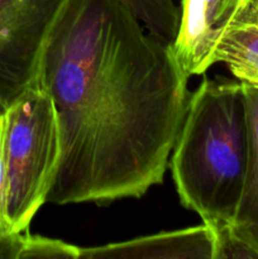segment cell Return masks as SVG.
I'll return each mask as SVG.
<instances>
[{"label": "cell", "instance_id": "cell-1", "mask_svg": "<svg viewBox=\"0 0 258 259\" xmlns=\"http://www.w3.org/2000/svg\"><path fill=\"white\" fill-rule=\"evenodd\" d=\"M34 76L55 101L61 159L48 202L139 199L163 182L190 94L169 45L119 0H65Z\"/></svg>", "mask_w": 258, "mask_h": 259}, {"label": "cell", "instance_id": "cell-2", "mask_svg": "<svg viewBox=\"0 0 258 259\" xmlns=\"http://www.w3.org/2000/svg\"><path fill=\"white\" fill-rule=\"evenodd\" d=\"M248 121L242 82L205 77L190 94L168 166L181 205L214 229L227 227L242 195Z\"/></svg>", "mask_w": 258, "mask_h": 259}, {"label": "cell", "instance_id": "cell-3", "mask_svg": "<svg viewBox=\"0 0 258 259\" xmlns=\"http://www.w3.org/2000/svg\"><path fill=\"white\" fill-rule=\"evenodd\" d=\"M4 110L8 209L19 234L29 229L55 184L61 159L60 121L52 96L34 75Z\"/></svg>", "mask_w": 258, "mask_h": 259}, {"label": "cell", "instance_id": "cell-4", "mask_svg": "<svg viewBox=\"0 0 258 259\" xmlns=\"http://www.w3.org/2000/svg\"><path fill=\"white\" fill-rule=\"evenodd\" d=\"M65 0H0V109L33 77L40 48Z\"/></svg>", "mask_w": 258, "mask_h": 259}, {"label": "cell", "instance_id": "cell-5", "mask_svg": "<svg viewBox=\"0 0 258 259\" xmlns=\"http://www.w3.org/2000/svg\"><path fill=\"white\" fill-rule=\"evenodd\" d=\"M252 0H181L179 32L172 52L189 77L202 75L228 25Z\"/></svg>", "mask_w": 258, "mask_h": 259}, {"label": "cell", "instance_id": "cell-6", "mask_svg": "<svg viewBox=\"0 0 258 259\" xmlns=\"http://www.w3.org/2000/svg\"><path fill=\"white\" fill-rule=\"evenodd\" d=\"M217 233L202 224L163 232L98 248H81L80 258H206L214 259Z\"/></svg>", "mask_w": 258, "mask_h": 259}, {"label": "cell", "instance_id": "cell-7", "mask_svg": "<svg viewBox=\"0 0 258 259\" xmlns=\"http://www.w3.org/2000/svg\"><path fill=\"white\" fill-rule=\"evenodd\" d=\"M248 121V162L242 195L228 232L258 258V89L242 82Z\"/></svg>", "mask_w": 258, "mask_h": 259}, {"label": "cell", "instance_id": "cell-8", "mask_svg": "<svg viewBox=\"0 0 258 259\" xmlns=\"http://www.w3.org/2000/svg\"><path fill=\"white\" fill-rule=\"evenodd\" d=\"M240 82L258 89V3L252 0L228 25L212 56Z\"/></svg>", "mask_w": 258, "mask_h": 259}, {"label": "cell", "instance_id": "cell-9", "mask_svg": "<svg viewBox=\"0 0 258 259\" xmlns=\"http://www.w3.org/2000/svg\"><path fill=\"white\" fill-rule=\"evenodd\" d=\"M81 248L58 239L32 235L27 232L20 237L18 258H80Z\"/></svg>", "mask_w": 258, "mask_h": 259}, {"label": "cell", "instance_id": "cell-10", "mask_svg": "<svg viewBox=\"0 0 258 259\" xmlns=\"http://www.w3.org/2000/svg\"><path fill=\"white\" fill-rule=\"evenodd\" d=\"M7 132L8 116L0 109V242L17 234L13 228L8 209V172H7Z\"/></svg>", "mask_w": 258, "mask_h": 259}, {"label": "cell", "instance_id": "cell-11", "mask_svg": "<svg viewBox=\"0 0 258 259\" xmlns=\"http://www.w3.org/2000/svg\"><path fill=\"white\" fill-rule=\"evenodd\" d=\"M119 2H121V3H125L126 0H119Z\"/></svg>", "mask_w": 258, "mask_h": 259}]
</instances>
